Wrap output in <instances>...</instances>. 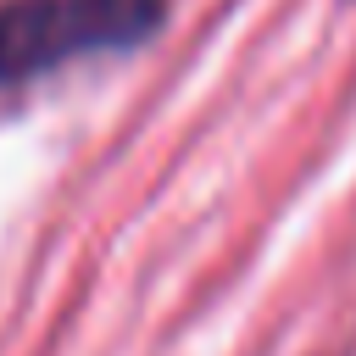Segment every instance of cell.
I'll use <instances>...</instances> for the list:
<instances>
[{"label": "cell", "mask_w": 356, "mask_h": 356, "mask_svg": "<svg viewBox=\"0 0 356 356\" xmlns=\"http://www.w3.org/2000/svg\"><path fill=\"white\" fill-rule=\"evenodd\" d=\"M167 22V0H0V89L89 56H128Z\"/></svg>", "instance_id": "cell-1"}]
</instances>
